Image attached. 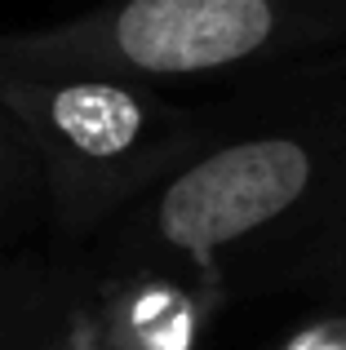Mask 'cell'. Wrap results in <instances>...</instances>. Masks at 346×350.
I'll return each instance as SVG.
<instances>
[{"label":"cell","mask_w":346,"mask_h":350,"mask_svg":"<svg viewBox=\"0 0 346 350\" xmlns=\"http://www.w3.org/2000/svg\"><path fill=\"white\" fill-rule=\"evenodd\" d=\"M346 27V0H116L62 27L0 36V76H222Z\"/></svg>","instance_id":"cell-1"},{"label":"cell","mask_w":346,"mask_h":350,"mask_svg":"<svg viewBox=\"0 0 346 350\" xmlns=\"http://www.w3.org/2000/svg\"><path fill=\"white\" fill-rule=\"evenodd\" d=\"M5 160H9V129H5V116H0V173H5Z\"/></svg>","instance_id":"cell-5"},{"label":"cell","mask_w":346,"mask_h":350,"mask_svg":"<svg viewBox=\"0 0 346 350\" xmlns=\"http://www.w3.org/2000/svg\"><path fill=\"white\" fill-rule=\"evenodd\" d=\"M315 182V151L302 137H244L191 160L156 200V231L169 248L213 271L235 239L284 217Z\"/></svg>","instance_id":"cell-3"},{"label":"cell","mask_w":346,"mask_h":350,"mask_svg":"<svg viewBox=\"0 0 346 350\" xmlns=\"http://www.w3.org/2000/svg\"><path fill=\"white\" fill-rule=\"evenodd\" d=\"M280 350H346V315L342 319H315L297 328Z\"/></svg>","instance_id":"cell-4"},{"label":"cell","mask_w":346,"mask_h":350,"mask_svg":"<svg viewBox=\"0 0 346 350\" xmlns=\"http://www.w3.org/2000/svg\"><path fill=\"white\" fill-rule=\"evenodd\" d=\"M0 111L27 129L67 204H107L182 142V116L120 76L9 71L0 76Z\"/></svg>","instance_id":"cell-2"}]
</instances>
